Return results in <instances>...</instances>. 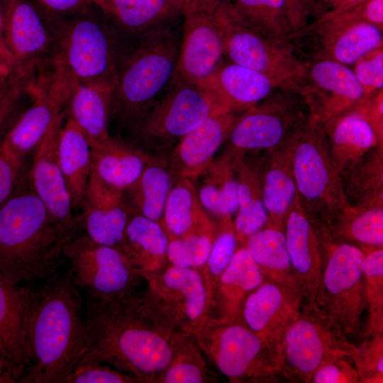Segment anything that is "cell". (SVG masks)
I'll use <instances>...</instances> for the list:
<instances>
[{"label": "cell", "mask_w": 383, "mask_h": 383, "mask_svg": "<svg viewBox=\"0 0 383 383\" xmlns=\"http://www.w3.org/2000/svg\"><path fill=\"white\" fill-rule=\"evenodd\" d=\"M171 360L155 383L216 382L208 369L203 351L192 333L176 332L170 338Z\"/></svg>", "instance_id": "cell-40"}, {"label": "cell", "mask_w": 383, "mask_h": 383, "mask_svg": "<svg viewBox=\"0 0 383 383\" xmlns=\"http://www.w3.org/2000/svg\"><path fill=\"white\" fill-rule=\"evenodd\" d=\"M207 216L194 182L174 177L162 222L169 240L189 232Z\"/></svg>", "instance_id": "cell-42"}, {"label": "cell", "mask_w": 383, "mask_h": 383, "mask_svg": "<svg viewBox=\"0 0 383 383\" xmlns=\"http://www.w3.org/2000/svg\"><path fill=\"white\" fill-rule=\"evenodd\" d=\"M362 268L368 312L363 338L383 333V247L362 248Z\"/></svg>", "instance_id": "cell-45"}, {"label": "cell", "mask_w": 383, "mask_h": 383, "mask_svg": "<svg viewBox=\"0 0 383 383\" xmlns=\"http://www.w3.org/2000/svg\"><path fill=\"white\" fill-rule=\"evenodd\" d=\"M91 147V171L111 187L126 192L138 180L151 155L110 137Z\"/></svg>", "instance_id": "cell-33"}, {"label": "cell", "mask_w": 383, "mask_h": 383, "mask_svg": "<svg viewBox=\"0 0 383 383\" xmlns=\"http://www.w3.org/2000/svg\"><path fill=\"white\" fill-rule=\"evenodd\" d=\"M304 301L287 288L264 279L243 302L240 321L267 343L277 365L283 334L298 315Z\"/></svg>", "instance_id": "cell-20"}, {"label": "cell", "mask_w": 383, "mask_h": 383, "mask_svg": "<svg viewBox=\"0 0 383 383\" xmlns=\"http://www.w3.org/2000/svg\"><path fill=\"white\" fill-rule=\"evenodd\" d=\"M4 34L11 59V74L30 88L44 79L55 44L51 18L29 0H0Z\"/></svg>", "instance_id": "cell-12"}, {"label": "cell", "mask_w": 383, "mask_h": 383, "mask_svg": "<svg viewBox=\"0 0 383 383\" xmlns=\"http://www.w3.org/2000/svg\"><path fill=\"white\" fill-rule=\"evenodd\" d=\"M78 223L96 243L120 250L131 206L124 192L109 187L91 171Z\"/></svg>", "instance_id": "cell-21"}, {"label": "cell", "mask_w": 383, "mask_h": 383, "mask_svg": "<svg viewBox=\"0 0 383 383\" xmlns=\"http://www.w3.org/2000/svg\"><path fill=\"white\" fill-rule=\"evenodd\" d=\"M63 255L70 264L76 287L94 299H124L133 296L141 278L118 248L101 245L86 235L72 238Z\"/></svg>", "instance_id": "cell-14"}, {"label": "cell", "mask_w": 383, "mask_h": 383, "mask_svg": "<svg viewBox=\"0 0 383 383\" xmlns=\"http://www.w3.org/2000/svg\"><path fill=\"white\" fill-rule=\"evenodd\" d=\"M216 9L223 29L224 55L233 63L263 73L280 82L285 89L297 93L306 65L296 57L290 41L270 39L255 31L238 17L229 0Z\"/></svg>", "instance_id": "cell-11"}, {"label": "cell", "mask_w": 383, "mask_h": 383, "mask_svg": "<svg viewBox=\"0 0 383 383\" xmlns=\"http://www.w3.org/2000/svg\"><path fill=\"white\" fill-rule=\"evenodd\" d=\"M203 87L213 91L232 112L245 111L265 99L274 89H284L280 82L233 62L221 63Z\"/></svg>", "instance_id": "cell-25"}, {"label": "cell", "mask_w": 383, "mask_h": 383, "mask_svg": "<svg viewBox=\"0 0 383 383\" xmlns=\"http://www.w3.org/2000/svg\"><path fill=\"white\" fill-rule=\"evenodd\" d=\"M304 102L301 96L292 90L272 92L236 118L227 139L228 149L245 154L277 146L306 114L302 109Z\"/></svg>", "instance_id": "cell-15"}, {"label": "cell", "mask_w": 383, "mask_h": 383, "mask_svg": "<svg viewBox=\"0 0 383 383\" xmlns=\"http://www.w3.org/2000/svg\"><path fill=\"white\" fill-rule=\"evenodd\" d=\"M43 11L50 17L63 18L79 15L91 10L94 5L89 0H37Z\"/></svg>", "instance_id": "cell-54"}, {"label": "cell", "mask_w": 383, "mask_h": 383, "mask_svg": "<svg viewBox=\"0 0 383 383\" xmlns=\"http://www.w3.org/2000/svg\"><path fill=\"white\" fill-rule=\"evenodd\" d=\"M383 142V89L363 100L357 106Z\"/></svg>", "instance_id": "cell-55"}, {"label": "cell", "mask_w": 383, "mask_h": 383, "mask_svg": "<svg viewBox=\"0 0 383 383\" xmlns=\"http://www.w3.org/2000/svg\"><path fill=\"white\" fill-rule=\"evenodd\" d=\"M28 94L23 83L15 79L6 95L0 101V144L21 114V103L23 96Z\"/></svg>", "instance_id": "cell-53"}, {"label": "cell", "mask_w": 383, "mask_h": 383, "mask_svg": "<svg viewBox=\"0 0 383 383\" xmlns=\"http://www.w3.org/2000/svg\"><path fill=\"white\" fill-rule=\"evenodd\" d=\"M244 246L259 267L264 279L277 283L304 299L289 256L284 223L267 221L263 228L247 238Z\"/></svg>", "instance_id": "cell-29"}, {"label": "cell", "mask_w": 383, "mask_h": 383, "mask_svg": "<svg viewBox=\"0 0 383 383\" xmlns=\"http://www.w3.org/2000/svg\"><path fill=\"white\" fill-rule=\"evenodd\" d=\"M351 360L360 383L383 382V333L362 338Z\"/></svg>", "instance_id": "cell-47"}, {"label": "cell", "mask_w": 383, "mask_h": 383, "mask_svg": "<svg viewBox=\"0 0 383 383\" xmlns=\"http://www.w3.org/2000/svg\"><path fill=\"white\" fill-rule=\"evenodd\" d=\"M194 335L229 382H272L282 377L267 343L242 321L211 316Z\"/></svg>", "instance_id": "cell-9"}, {"label": "cell", "mask_w": 383, "mask_h": 383, "mask_svg": "<svg viewBox=\"0 0 383 383\" xmlns=\"http://www.w3.org/2000/svg\"><path fill=\"white\" fill-rule=\"evenodd\" d=\"M238 17L261 35L287 40L292 33L286 0H235Z\"/></svg>", "instance_id": "cell-43"}, {"label": "cell", "mask_w": 383, "mask_h": 383, "mask_svg": "<svg viewBox=\"0 0 383 383\" xmlns=\"http://www.w3.org/2000/svg\"><path fill=\"white\" fill-rule=\"evenodd\" d=\"M165 26L143 34L119 67L111 120L135 135L175 72L180 42Z\"/></svg>", "instance_id": "cell-4"}, {"label": "cell", "mask_w": 383, "mask_h": 383, "mask_svg": "<svg viewBox=\"0 0 383 383\" xmlns=\"http://www.w3.org/2000/svg\"><path fill=\"white\" fill-rule=\"evenodd\" d=\"M0 63L3 64V65H5L6 66H7L9 68V65L6 62V61L5 60V59L4 58V57L1 55L0 53ZM10 69V68H9Z\"/></svg>", "instance_id": "cell-64"}, {"label": "cell", "mask_w": 383, "mask_h": 383, "mask_svg": "<svg viewBox=\"0 0 383 383\" xmlns=\"http://www.w3.org/2000/svg\"><path fill=\"white\" fill-rule=\"evenodd\" d=\"M56 44L46 78L70 98L79 84H116L122 59L118 55L114 28L87 12L63 18L50 17Z\"/></svg>", "instance_id": "cell-5"}, {"label": "cell", "mask_w": 383, "mask_h": 383, "mask_svg": "<svg viewBox=\"0 0 383 383\" xmlns=\"http://www.w3.org/2000/svg\"><path fill=\"white\" fill-rule=\"evenodd\" d=\"M14 80L10 72H0V101L6 95Z\"/></svg>", "instance_id": "cell-60"}, {"label": "cell", "mask_w": 383, "mask_h": 383, "mask_svg": "<svg viewBox=\"0 0 383 383\" xmlns=\"http://www.w3.org/2000/svg\"><path fill=\"white\" fill-rule=\"evenodd\" d=\"M327 228L335 239L361 248L383 247V206L347 203Z\"/></svg>", "instance_id": "cell-39"}, {"label": "cell", "mask_w": 383, "mask_h": 383, "mask_svg": "<svg viewBox=\"0 0 383 383\" xmlns=\"http://www.w3.org/2000/svg\"><path fill=\"white\" fill-rule=\"evenodd\" d=\"M292 33L304 28L308 23L310 9L307 0H286Z\"/></svg>", "instance_id": "cell-56"}, {"label": "cell", "mask_w": 383, "mask_h": 383, "mask_svg": "<svg viewBox=\"0 0 383 383\" xmlns=\"http://www.w3.org/2000/svg\"><path fill=\"white\" fill-rule=\"evenodd\" d=\"M57 154L72 208L82 209L91 172V147L85 135L70 117L60 132Z\"/></svg>", "instance_id": "cell-36"}, {"label": "cell", "mask_w": 383, "mask_h": 383, "mask_svg": "<svg viewBox=\"0 0 383 383\" xmlns=\"http://www.w3.org/2000/svg\"><path fill=\"white\" fill-rule=\"evenodd\" d=\"M182 14L199 8L198 0H172Z\"/></svg>", "instance_id": "cell-61"}, {"label": "cell", "mask_w": 383, "mask_h": 383, "mask_svg": "<svg viewBox=\"0 0 383 383\" xmlns=\"http://www.w3.org/2000/svg\"><path fill=\"white\" fill-rule=\"evenodd\" d=\"M0 53L6 61L11 71V59L9 52L7 50L6 43H5V39H4V21H3V15L1 12V6H0Z\"/></svg>", "instance_id": "cell-59"}, {"label": "cell", "mask_w": 383, "mask_h": 383, "mask_svg": "<svg viewBox=\"0 0 383 383\" xmlns=\"http://www.w3.org/2000/svg\"><path fill=\"white\" fill-rule=\"evenodd\" d=\"M11 72L10 69L5 65L0 63V72Z\"/></svg>", "instance_id": "cell-63"}, {"label": "cell", "mask_w": 383, "mask_h": 383, "mask_svg": "<svg viewBox=\"0 0 383 383\" xmlns=\"http://www.w3.org/2000/svg\"><path fill=\"white\" fill-rule=\"evenodd\" d=\"M116 28L140 37L182 14L172 0H89Z\"/></svg>", "instance_id": "cell-34"}, {"label": "cell", "mask_w": 383, "mask_h": 383, "mask_svg": "<svg viewBox=\"0 0 383 383\" xmlns=\"http://www.w3.org/2000/svg\"><path fill=\"white\" fill-rule=\"evenodd\" d=\"M350 360V357L339 356L326 361L312 374L309 383H359Z\"/></svg>", "instance_id": "cell-51"}, {"label": "cell", "mask_w": 383, "mask_h": 383, "mask_svg": "<svg viewBox=\"0 0 383 383\" xmlns=\"http://www.w3.org/2000/svg\"><path fill=\"white\" fill-rule=\"evenodd\" d=\"M236 118L232 111L212 116L182 137L168 161L173 177L192 182L201 177L227 140Z\"/></svg>", "instance_id": "cell-24"}, {"label": "cell", "mask_w": 383, "mask_h": 383, "mask_svg": "<svg viewBox=\"0 0 383 383\" xmlns=\"http://www.w3.org/2000/svg\"><path fill=\"white\" fill-rule=\"evenodd\" d=\"M382 28L366 21L318 22L292 33L287 40L314 33L319 49L316 58L350 66L372 50L383 47Z\"/></svg>", "instance_id": "cell-22"}, {"label": "cell", "mask_w": 383, "mask_h": 383, "mask_svg": "<svg viewBox=\"0 0 383 383\" xmlns=\"http://www.w3.org/2000/svg\"><path fill=\"white\" fill-rule=\"evenodd\" d=\"M341 179L348 204L383 206V143L344 172Z\"/></svg>", "instance_id": "cell-41"}, {"label": "cell", "mask_w": 383, "mask_h": 383, "mask_svg": "<svg viewBox=\"0 0 383 383\" xmlns=\"http://www.w3.org/2000/svg\"><path fill=\"white\" fill-rule=\"evenodd\" d=\"M225 1L227 0H198V4L199 8L213 9Z\"/></svg>", "instance_id": "cell-62"}, {"label": "cell", "mask_w": 383, "mask_h": 383, "mask_svg": "<svg viewBox=\"0 0 383 383\" xmlns=\"http://www.w3.org/2000/svg\"><path fill=\"white\" fill-rule=\"evenodd\" d=\"M64 113L52 122L33 150L30 180L35 193L42 201L57 226L74 236L79 224L72 213V204L59 164L57 145Z\"/></svg>", "instance_id": "cell-18"}, {"label": "cell", "mask_w": 383, "mask_h": 383, "mask_svg": "<svg viewBox=\"0 0 383 383\" xmlns=\"http://www.w3.org/2000/svg\"><path fill=\"white\" fill-rule=\"evenodd\" d=\"M85 314L86 344L78 362L106 363L141 383H155L168 366L169 342L139 311L135 294L124 299L89 297Z\"/></svg>", "instance_id": "cell-2"}, {"label": "cell", "mask_w": 383, "mask_h": 383, "mask_svg": "<svg viewBox=\"0 0 383 383\" xmlns=\"http://www.w3.org/2000/svg\"><path fill=\"white\" fill-rule=\"evenodd\" d=\"M171 82V89L157 102L136 135L150 148H169L212 116L231 111L206 87Z\"/></svg>", "instance_id": "cell-13"}, {"label": "cell", "mask_w": 383, "mask_h": 383, "mask_svg": "<svg viewBox=\"0 0 383 383\" xmlns=\"http://www.w3.org/2000/svg\"><path fill=\"white\" fill-rule=\"evenodd\" d=\"M31 98V106L21 113L1 143L6 150L22 161L33 152L69 102L62 91L47 82L33 87Z\"/></svg>", "instance_id": "cell-23"}, {"label": "cell", "mask_w": 383, "mask_h": 383, "mask_svg": "<svg viewBox=\"0 0 383 383\" xmlns=\"http://www.w3.org/2000/svg\"><path fill=\"white\" fill-rule=\"evenodd\" d=\"M217 233V223L207 216L192 231L170 239L168 262L179 267L202 269Z\"/></svg>", "instance_id": "cell-44"}, {"label": "cell", "mask_w": 383, "mask_h": 383, "mask_svg": "<svg viewBox=\"0 0 383 383\" xmlns=\"http://www.w3.org/2000/svg\"><path fill=\"white\" fill-rule=\"evenodd\" d=\"M18 382L13 367L0 349V383Z\"/></svg>", "instance_id": "cell-57"}, {"label": "cell", "mask_w": 383, "mask_h": 383, "mask_svg": "<svg viewBox=\"0 0 383 383\" xmlns=\"http://www.w3.org/2000/svg\"><path fill=\"white\" fill-rule=\"evenodd\" d=\"M169 238L162 226L131 207L120 250L138 271H155L167 262Z\"/></svg>", "instance_id": "cell-35"}, {"label": "cell", "mask_w": 383, "mask_h": 383, "mask_svg": "<svg viewBox=\"0 0 383 383\" xmlns=\"http://www.w3.org/2000/svg\"><path fill=\"white\" fill-rule=\"evenodd\" d=\"M262 161L263 158L250 161L245 154L235 153L238 208L233 226L240 245H244L247 238L268 220L262 194Z\"/></svg>", "instance_id": "cell-31"}, {"label": "cell", "mask_w": 383, "mask_h": 383, "mask_svg": "<svg viewBox=\"0 0 383 383\" xmlns=\"http://www.w3.org/2000/svg\"><path fill=\"white\" fill-rule=\"evenodd\" d=\"M235 153L227 150L206 168L199 187L200 202L210 213L220 219L237 213L238 179L234 165Z\"/></svg>", "instance_id": "cell-38"}, {"label": "cell", "mask_w": 383, "mask_h": 383, "mask_svg": "<svg viewBox=\"0 0 383 383\" xmlns=\"http://www.w3.org/2000/svg\"><path fill=\"white\" fill-rule=\"evenodd\" d=\"M173 182L168 161L163 157L151 156L138 180L124 194L135 212L162 225Z\"/></svg>", "instance_id": "cell-37"}, {"label": "cell", "mask_w": 383, "mask_h": 383, "mask_svg": "<svg viewBox=\"0 0 383 383\" xmlns=\"http://www.w3.org/2000/svg\"><path fill=\"white\" fill-rule=\"evenodd\" d=\"M216 223L217 233L206 262L201 269L210 316L213 312L217 283L238 245L232 217L220 218Z\"/></svg>", "instance_id": "cell-46"}, {"label": "cell", "mask_w": 383, "mask_h": 383, "mask_svg": "<svg viewBox=\"0 0 383 383\" xmlns=\"http://www.w3.org/2000/svg\"><path fill=\"white\" fill-rule=\"evenodd\" d=\"M315 10L317 11L318 8L321 14L330 11L338 9L340 8L344 7L345 6L350 5L354 2L357 1L358 0H313Z\"/></svg>", "instance_id": "cell-58"}, {"label": "cell", "mask_w": 383, "mask_h": 383, "mask_svg": "<svg viewBox=\"0 0 383 383\" xmlns=\"http://www.w3.org/2000/svg\"><path fill=\"white\" fill-rule=\"evenodd\" d=\"M135 272L147 282L145 290L135 294L137 307L166 340L176 332L194 334L210 316L201 269L167 262L157 270Z\"/></svg>", "instance_id": "cell-6"}, {"label": "cell", "mask_w": 383, "mask_h": 383, "mask_svg": "<svg viewBox=\"0 0 383 383\" xmlns=\"http://www.w3.org/2000/svg\"><path fill=\"white\" fill-rule=\"evenodd\" d=\"M23 161L0 144V208L11 197L22 177Z\"/></svg>", "instance_id": "cell-52"}, {"label": "cell", "mask_w": 383, "mask_h": 383, "mask_svg": "<svg viewBox=\"0 0 383 383\" xmlns=\"http://www.w3.org/2000/svg\"><path fill=\"white\" fill-rule=\"evenodd\" d=\"M292 131L280 144L268 150L267 157L263 158L262 194L267 221L284 223L296 196Z\"/></svg>", "instance_id": "cell-27"}, {"label": "cell", "mask_w": 383, "mask_h": 383, "mask_svg": "<svg viewBox=\"0 0 383 383\" xmlns=\"http://www.w3.org/2000/svg\"><path fill=\"white\" fill-rule=\"evenodd\" d=\"M292 134L297 194L308 211L328 227L348 202L323 124L308 111Z\"/></svg>", "instance_id": "cell-7"}, {"label": "cell", "mask_w": 383, "mask_h": 383, "mask_svg": "<svg viewBox=\"0 0 383 383\" xmlns=\"http://www.w3.org/2000/svg\"><path fill=\"white\" fill-rule=\"evenodd\" d=\"M137 378L130 374L97 361L78 362L66 383H137Z\"/></svg>", "instance_id": "cell-49"}, {"label": "cell", "mask_w": 383, "mask_h": 383, "mask_svg": "<svg viewBox=\"0 0 383 383\" xmlns=\"http://www.w3.org/2000/svg\"><path fill=\"white\" fill-rule=\"evenodd\" d=\"M356 106L323 123L331 159L340 175L383 143Z\"/></svg>", "instance_id": "cell-28"}, {"label": "cell", "mask_w": 383, "mask_h": 383, "mask_svg": "<svg viewBox=\"0 0 383 383\" xmlns=\"http://www.w3.org/2000/svg\"><path fill=\"white\" fill-rule=\"evenodd\" d=\"M25 341L28 365L18 382L66 383L86 344L82 298L70 272L30 287Z\"/></svg>", "instance_id": "cell-1"}, {"label": "cell", "mask_w": 383, "mask_h": 383, "mask_svg": "<svg viewBox=\"0 0 383 383\" xmlns=\"http://www.w3.org/2000/svg\"><path fill=\"white\" fill-rule=\"evenodd\" d=\"M363 250L333 238L323 228L321 283L314 303L349 338H363L361 316L367 309Z\"/></svg>", "instance_id": "cell-8"}, {"label": "cell", "mask_w": 383, "mask_h": 383, "mask_svg": "<svg viewBox=\"0 0 383 383\" xmlns=\"http://www.w3.org/2000/svg\"><path fill=\"white\" fill-rule=\"evenodd\" d=\"M263 281L259 267L245 246L238 247L217 283L213 307V311L217 313L216 317L240 321L245 298Z\"/></svg>", "instance_id": "cell-30"}, {"label": "cell", "mask_w": 383, "mask_h": 383, "mask_svg": "<svg viewBox=\"0 0 383 383\" xmlns=\"http://www.w3.org/2000/svg\"><path fill=\"white\" fill-rule=\"evenodd\" d=\"M73 238L54 221L35 193L29 172L0 208V274L13 283L54 275Z\"/></svg>", "instance_id": "cell-3"}, {"label": "cell", "mask_w": 383, "mask_h": 383, "mask_svg": "<svg viewBox=\"0 0 383 383\" xmlns=\"http://www.w3.org/2000/svg\"><path fill=\"white\" fill-rule=\"evenodd\" d=\"M298 94L309 112L323 123L364 100L362 88L350 66L323 58L306 65Z\"/></svg>", "instance_id": "cell-17"}, {"label": "cell", "mask_w": 383, "mask_h": 383, "mask_svg": "<svg viewBox=\"0 0 383 383\" xmlns=\"http://www.w3.org/2000/svg\"><path fill=\"white\" fill-rule=\"evenodd\" d=\"M356 345L315 303L304 301L282 338L277 365L282 377L308 382L326 361L353 355Z\"/></svg>", "instance_id": "cell-10"}, {"label": "cell", "mask_w": 383, "mask_h": 383, "mask_svg": "<svg viewBox=\"0 0 383 383\" xmlns=\"http://www.w3.org/2000/svg\"><path fill=\"white\" fill-rule=\"evenodd\" d=\"M353 65V73L364 92V100L383 89V47L367 53Z\"/></svg>", "instance_id": "cell-50"}, {"label": "cell", "mask_w": 383, "mask_h": 383, "mask_svg": "<svg viewBox=\"0 0 383 383\" xmlns=\"http://www.w3.org/2000/svg\"><path fill=\"white\" fill-rule=\"evenodd\" d=\"M318 22L366 21L383 29V0H358L336 10L325 12Z\"/></svg>", "instance_id": "cell-48"}, {"label": "cell", "mask_w": 383, "mask_h": 383, "mask_svg": "<svg viewBox=\"0 0 383 383\" xmlns=\"http://www.w3.org/2000/svg\"><path fill=\"white\" fill-rule=\"evenodd\" d=\"M216 7L183 14L182 40L172 80L203 86L221 65L223 36Z\"/></svg>", "instance_id": "cell-16"}, {"label": "cell", "mask_w": 383, "mask_h": 383, "mask_svg": "<svg viewBox=\"0 0 383 383\" xmlns=\"http://www.w3.org/2000/svg\"><path fill=\"white\" fill-rule=\"evenodd\" d=\"M114 86L104 82L86 83L78 85L71 94L69 117L85 135L90 146L111 137L109 126Z\"/></svg>", "instance_id": "cell-32"}, {"label": "cell", "mask_w": 383, "mask_h": 383, "mask_svg": "<svg viewBox=\"0 0 383 383\" xmlns=\"http://www.w3.org/2000/svg\"><path fill=\"white\" fill-rule=\"evenodd\" d=\"M30 287H20L0 274V349L18 382L28 365L25 331Z\"/></svg>", "instance_id": "cell-26"}, {"label": "cell", "mask_w": 383, "mask_h": 383, "mask_svg": "<svg viewBox=\"0 0 383 383\" xmlns=\"http://www.w3.org/2000/svg\"><path fill=\"white\" fill-rule=\"evenodd\" d=\"M323 224L305 208L297 192L284 221L287 248L304 301L314 303L321 283Z\"/></svg>", "instance_id": "cell-19"}]
</instances>
